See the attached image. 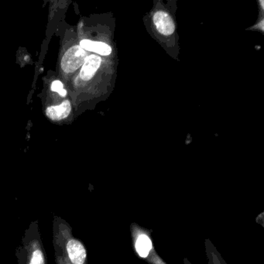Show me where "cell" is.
<instances>
[{"label":"cell","mask_w":264,"mask_h":264,"mask_svg":"<svg viewBox=\"0 0 264 264\" xmlns=\"http://www.w3.org/2000/svg\"><path fill=\"white\" fill-rule=\"evenodd\" d=\"M81 47L83 48L84 50L89 51V52H94L100 55H109L112 52V48L103 42L92 41L90 40H83L81 41Z\"/></svg>","instance_id":"8992f818"},{"label":"cell","mask_w":264,"mask_h":264,"mask_svg":"<svg viewBox=\"0 0 264 264\" xmlns=\"http://www.w3.org/2000/svg\"><path fill=\"white\" fill-rule=\"evenodd\" d=\"M101 62V58L97 55H89L87 57L81 70V78L85 81L92 79L95 72L100 67Z\"/></svg>","instance_id":"277c9868"},{"label":"cell","mask_w":264,"mask_h":264,"mask_svg":"<svg viewBox=\"0 0 264 264\" xmlns=\"http://www.w3.org/2000/svg\"><path fill=\"white\" fill-rule=\"evenodd\" d=\"M154 22L157 31L163 35H172L175 32V22L172 16L166 12H157L154 16Z\"/></svg>","instance_id":"7a4b0ae2"},{"label":"cell","mask_w":264,"mask_h":264,"mask_svg":"<svg viewBox=\"0 0 264 264\" xmlns=\"http://www.w3.org/2000/svg\"><path fill=\"white\" fill-rule=\"evenodd\" d=\"M63 84L60 81H55L52 83V90L53 91L59 93L60 95L64 97L67 94V91L63 88Z\"/></svg>","instance_id":"9c48e42d"},{"label":"cell","mask_w":264,"mask_h":264,"mask_svg":"<svg viewBox=\"0 0 264 264\" xmlns=\"http://www.w3.org/2000/svg\"><path fill=\"white\" fill-rule=\"evenodd\" d=\"M71 106L68 100L63 102L59 106H51L46 109V115L51 119L58 121L66 118L70 114Z\"/></svg>","instance_id":"5b68a950"},{"label":"cell","mask_w":264,"mask_h":264,"mask_svg":"<svg viewBox=\"0 0 264 264\" xmlns=\"http://www.w3.org/2000/svg\"><path fill=\"white\" fill-rule=\"evenodd\" d=\"M151 248H152V243L149 237L146 235H139L136 243V250L138 254L141 257H147L149 255Z\"/></svg>","instance_id":"52a82bcc"},{"label":"cell","mask_w":264,"mask_h":264,"mask_svg":"<svg viewBox=\"0 0 264 264\" xmlns=\"http://www.w3.org/2000/svg\"><path fill=\"white\" fill-rule=\"evenodd\" d=\"M67 253L72 263L83 264L86 259V250L79 241L71 239L67 245Z\"/></svg>","instance_id":"3957f363"},{"label":"cell","mask_w":264,"mask_h":264,"mask_svg":"<svg viewBox=\"0 0 264 264\" xmlns=\"http://www.w3.org/2000/svg\"><path fill=\"white\" fill-rule=\"evenodd\" d=\"M87 52L79 45L72 46L63 56L61 67L67 73L74 72L83 65L87 58Z\"/></svg>","instance_id":"6da1fadb"},{"label":"cell","mask_w":264,"mask_h":264,"mask_svg":"<svg viewBox=\"0 0 264 264\" xmlns=\"http://www.w3.org/2000/svg\"><path fill=\"white\" fill-rule=\"evenodd\" d=\"M30 264H44L43 255L40 250H37L34 251Z\"/></svg>","instance_id":"ba28073f"}]
</instances>
